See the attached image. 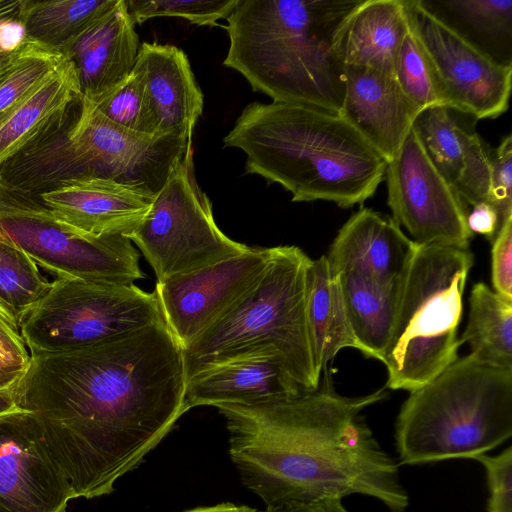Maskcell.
I'll return each mask as SVG.
<instances>
[{
    "label": "cell",
    "mask_w": 512,
    "mask_h": 512,
    "mask_svg": "<svg viewBox=\"0 0 512 512\" xmlns=\"http://www.w3.org/2000/svg\"><path fill=\"white\" fill-rule=\"evenodd\" d=\"M183 348L165 320L94 345L33 352L15 383L75 498L110 494L185 413Z\"/></svg>",
    "instance_id": "obj_1"
},
{
    "label": "cell",
    "mask_w": 512,
    "mask_h": 512,
    "mask_svg": "<svg viewBox=\"0 0 512 512\" xmlns=\"http://www.w3.org/2000/svg\"><path fill=\"white\" fill-rule=\"evenodd\" d=\"M386 396V387L343 396L326 377L292 397L215 407L226 419L230 457L244 485L267 509L360 494L404 512L410 501L399 464L362 415Z\"/></svg>",
    "instance_id": "obj_2"
},
{
    "label": "cell",
    "mask_w": 512,
    "mask_h": 512,
    "mask_svg": "<svg viewBox=\"0 0 512 512\" xmlns=\"http://www.w3.org/2000/svg\"><path fill=\"white\" fill-rule=\"evenodd\" d=\"M223 142L246 154L245 173L280 184L293 202L347 209L371 198L385 180L388 162L353 126L309 105L251 103Z\"/></svg>",
    "instance_id": "obj_3"
},
{
    "label": "cell",
    "mask_w": 512,
    "mask_h": 512,
    "mask_svg": "<svg viewBox=\"0 0 512 512\" xmlns=\"http://www.w3.org/2000/svg\"><path fill=\"white\" fill-rule=\"evenodd\" d=\"M361 0H239L227 18L224 66L275 102L341 110L337 31Z\"/></svg>",
    "instance_id": "obj_4"
},
{
    "label": "cell",
    "mask_w": 512,
    "mask_h": 512,
    "mask_svg": "<svg viewBox=\"0 0 512 512\" xmlns=\"http://www.w3.org/2000/svg\"><path fill=\"white\" fill-rule=\"evenodd\" d=\"M311 261L297 246L274 247L258 281L183 348L186 380L233 361L275 355L304 391L316 389L321 374L307 321Z\"/></svg>",
    "instance_id": "obj_5"
},
{
    "label": "cell",
    "mask_w": 512,
    "mask_h": 512,
    "mask_svg": "<svg viewBox=\"0 0 512 512\" xmlns=\"http://www.w3.org/2000/svg\"><path fill=\"white\" fill-rule=\"evenodd\" d=\"M394 436L404 465L486 454L512 436V369L457 358L410 392Z\"/></svg>",
    "instance_id": "obj_6"
},
{
    "label": "cell",
    "mask_w": 512,
    "mask_h": 512,
    "mask_svg": "<svg viewBox=\"0 0 512 512\" xmlns=\"http://www.w3.org/2000/svg\"><path fill=\"white\" fill-rule=\"evenodd\" d=\"M472 265L469 248L417 244L381 359L386 387L411 392L458 358L462 297Z\"/></svg>",
    "instance_id": "obj_7"
},
{
    "label": "cell",
    "mask_w": 512,
    "mask_h": 512,
    "mask_svg": "<svg viewBox=\"0 0 512 512\" xmlns=\"http://www.w3.org/2000/svg\"><path fill=\"white\" fill-rule=\"evenodd\" d=\"M163 320L155 291L134 284L56 277L17 323L30 354L94 345Z\"/></svg>",
    "instance_id": "obj_8"
},
{
    "label": "cell",
    "mask_w": 512,
    "mask_h": 512,
    "mask_svg": "<svg viewBox=\"0 0 512 512\" xmlns=\"http://www.w3.org/2000/svg\"><path fill=\"white\" fill-rule=\"evenodd\" d=\"M152 267L157 282L246 252L249 247L217 226L207 195L197 184L192 148L175 166L148 212L127 236Z\"/></svg>",
    "instance_id": "obj_9"
},
{
    "label": "cell",
    "mask_w": 512,
    "mask_h": 512,
    "mask_svg": "<svg viewBox=\"0 0 512 512\" xmlns=\"http://www.w3.org/2000/svg\"><path fill=\"white\" fill-rule=\"evenodd\" d=\"M0 237L56 277L131 285L144 279L140 255L123 235L84 237L61 225L41 202L0 183Z\"/></svg>",
    "instance_id": "obj_10"
},
{
    "label": "cell",
    "mask_w": 512,
    "mask_h": 512,
    "mask_svg": "<svg viewBox=\"0 0 512 512\" xmlns=\"http://www.w3.org/2000/svg\"><path fill=\"white\" fill-rule=\"evenodd\" d=\"M387 204L392 219L418 245L469 248L468 206L443 177L413 129L387 163Z\"/></svg>",
    "instance_id": "obj_11"
},
{
    "label": "cell",
    "mask_w": 512,
    "mask_h": 512,
    "mask_svg": "<svg viewBox=\"0 0 512 512\" xmlns=\"http://www.w3.org/2000/svg\"><path fill=\"white\" fill-rule=\"evenodd\" d=\"M71 141L88 177L112 180L152 196L192 148V138L129 132L84 100Z\"/></svg>",
    "instance_id": "obj_12"
},
{
    "label": "cell",
    "mask_w": 512,
    "mask_h": 512,
    "mask_svg": "<svg viewBox=\"0 0 512 512\" xmlns=\"http://www.w3.org/2000/svg\"><path fill=\"white\" fill-rule=\"evenodd\" d=\"M411 21L439 74L451 107L477 120L492 119L509 106L512 66L486 55L428 12L407 0Z\"/></svg>",
    "instance_id": "obj_13"
},
{
    "label": "cell",
    "mask_w": 512,
    "mask_h": 512,
    "mask_svg": "<svg viewBox=\"0 0 512 512\" xmlns=\"http://www.w3.org/2000/svg\"><path fill=\"white\" fill-rule=\"evenodd\" d=\"M273 253L274 247H249L238 256L156 283L164 320L182 348L258 281Z\"/></svg>",
    "instance_id": "obj_14"
},
{
    "label": "cell",
    "mask_w": 512,
    "mask_h": 512,
    "mask_svg": "<svg viewBox=\"0 0 512 512\" xmlns=\"http://www.w3.org/2000/svg\"><path fill=\"white\" fill-rule=\"evenodd\" d=\"M74 493L49 457L32 415H0V512H66Z\"/></svg>",
    "instance_id": "obj_15"
},
{
    "label": "cell",
    "mask_w": 512,
    "mask_h": 512,
    "mask_svg": "<svg viewBox=\"0 0 512 512\" xmlns=\"http://www.w3.org/2000/svg\"><path fill=\"white\" fill-rule=\"evenodd\" d=\"M477 121L459 109L433 106L421 110L412 125L431 162L467 206L490 201L493 149L477 133Z\"/></svg>",
    "instance_id": "obj_16"
},
{
    "label": "cell",
    "mask_w": 512,
    "mask_h": 512,
    "mask_svg": "<svg viewBox=\"0 0 512 512\" xmlns=\"http://www.w3.org/2000/svg\"><path fill=\"white\" fill-rule=\"evenodd\" d=\"M155 196L95 177L73 179L40 196L54 218L84 237L127 236L148 212Z\"/></svg>",
    "instance_id": "obj_17"
},
{
    "label": "cell",
    "mask_w": 512,
    "mask_h": 512,
    "mask_svg": "<svg viewBox=\"0 0 512 512\" xmlns=\"http://www.w3.org/2000/svg\"><path fill=\"white\" fill-rule=\"evenodd\" d=\"M140 49L126 1L92 22L64 51L82 100L96 104L132 73Z\"/></svg>",
    "instance_id": "obj_18"
},
{
    "label": "cell",
    "mask_w": 512,
    "mask_h": 512,
    "mask_svg": "<svg viewBox=\"0 0 512 512\" xmlns=\"http://www.w3.org/2000/svg\"><path fill=\"white\" fill-rule=\"evenodd\" d=\"M419 112L395 76L344 66V97L339 115L387 162L403 145Z\"/></svg>",
    "instance_id": "obj_19"
},
{
    "label": "cell",
    "mask_w": 512,
    "mask_h": 512,
    "mask_svg": "<svg viewBox=\"0 0 512 512\" xmlns=\"http://www.w3.org/2000/svg\"><path fill=\"white\" fill-rule=\"evenodd\" d=\"M416 247L392 218L363 207L339 229L325 256L334 274L351 271L396 286Z\"/></svg>",
    "instance_id": "obj_20"
},
{
    "label": "cell",
    "mask_w": 512,
    "mask_h": 512,
    "mask_svg": "<svg viewBox=\"0 0 512 512\" xmlns=\"http://www.w3.org/2000/svg\"><path fill=\"white\" fill-rule=\"evenodd\" d=\"M81 104V96H77L0 164V183L40 198L70 180L88 177L71 141Z\"/></svg>",
    "instance_id": "obj_21"
},
{
    "label": "cell",
    "mask_w": 512,
    "mask_h": 512,
    "mask_svg": "<svg viewBox=\"0 0 512 512\" xmlns=\"http://www.w3.org/2000/svg\"><path fill=\"white\" fill-rule=\"evenodd\" d=\"M133 72L143 82L158 134L192 138L204 99L186 54L173 45L143 42Z\"/></svg>",
    "instance_id": "obj_22"
},
{
    "label": "cell",
    "mask_w": 512,
    "mask_h": 512,
    "mask_svg": "<svg viewBox=\"0 0 512 512\" xmlns=\"http://www.w3.org/2000/svg\"><path fill=\"white\" fill-rule=\"evenodd\" d=\"M304 391L275 355L233 361L198 374L186 382L184 412L197 406L253 405Z\"/></svg>",
    "instance_id": "obj_23"
},
{
    "label": "cell",
    "mask_w": 512,
    "mask_h": 512,
    "mask_svg": "<svg viewBox=\"0 0 512 512\" xmlns=\"http://www.w3.org/2000/svg\"><path fill=\"white\" fill-rule=\"evenodd\" d=\"M408 29L407 0H361L340 25L335 49L344 66L395 76Z\"/></svg>",
    "instance_id": "obj_24"
},
{
    "label": "cell",
    "mask_w": 512,
    "mask_h": 512,
    "mask_svg": "<svg viewBox=\"0 0 512 512\" xmlns=\"http://www.w3.org/2000/svg\"><path fill=\"white\" fill-rule=\"evenodd\" d=\"M438 20L495 61L512 66V0H419Z\"/></svg>",
    "instance_id": "obj_25"
},
{
    "label": "cell",
    "mask_w": 512,
    "mask_h": 512,
    "mask_svg": "<svg viewBox=\"0 0 512 512\" xmlns=\"http://www.w3.org/2000/svg\"><path fill=\"white\" fill-rule=\"evenodd\" d=\"M307 321L320 374L341 349L360 351L348 323L337 276L331 272L325 255L312 260L309 267Z\"/></svg>",
    "instance_id": "obj_26"
},
{
    "label": "cell",
    "mask_w": 512,
    "mask_h": 512,
    "mask_svg": "<svg viewBox=\"0 0 512 512\" xmlns=\"http://www.w3.org/2000/svg\"><path fill=\"white\" fill-rule=\"evenodd\" d=\"M335 275L360 352L381 361L392 330L401 282L386 286L351 271Z\"/></svg>",
    "instance_id": "obj_27"
},
{
    "label": "cell",
    "mask_w": 512,
    "mask_h": 512,
    "mask_svg": "<svg viewBox=\"0 0 512 512\" xmlns=\"http://www.w3.org/2000/svg\"><path fill=\"white\" fill-rule=\"evenodd\" d=\"M77 96L80 94L74 72L62 57L53 73L0 115V164Z\"/></svg>",
    "instance_id": "obj_28"
},
{
    "label": "cell",
    "mask_w": 512,
    "mask_h": 512,
    "mask_svg": "<svg viewBox=\"0 0 512 512\" xmlns=\"http://www.w3.org/2000/svg\"><path fill=\"white\" fill-rule=\"evenodd\" d=\"M117 0H25L19 19L28 40L59 53L64 51Z\"/></svg>",
    "instance_id": "obj_29"
},
{
    "label": "cell",
    "mask_w": 512,
    "mask_h": 512,
    "mask_svg": "<svg viewBox=\"0 0 512 512\" xmlns=\"http://www.w3.org/2000/svg\"><path fill=\"white\" fill-rule=\"evenodd\" d=\"M466 328L459 338L470 347L475 360L498 368L512 369V301L483 282L471 291Z\"/></svg>",
    "instance_id": "obj_30"
},
{
    "label": "cell",
    "mask_w": 512,
    "mask_h": 512,
    "mask_svg": "<svg viewBox=\"0 0 512 512\" xmlns=\"http://www.w3.org/2000/svg\"><path fill=\"white\" fill-rule=\"evenodd\" d=\"M395 78L404 94L420 111L433 106L451 107L439 74L410 15L409 29L397 58Z\"/></svg>",
    "instance_id": "obj_31"
},
{
    "label": "cell",
    "mask_w": 512,
    "mask_h": 512,
    "mask_svg": "<svg viewBox=\"0 0 512 512\" xmlns=\"http://www.w3.org/2000/svg\"><path fill=\"white\" fill-rule=\"evenodd\" d=\"M51 284L20 247L0 237V301L17 321L47 293Z\"/></svg>",
    "instance_id": "obj_32"
},
{
    "label": "cell",
    "mask_w": 512,
    "mask_h": 512,
    "mask_svg": "<svg viewBox=\"0 0 512 512\" xmlns=\"http://www.w3.org/2000/svg\"><path fill=\"white\" fill-rule=\"evenodd\" d=\"M62 56L24 36L0 70V115L19 102L60 65Z\"/></svg>",
    "instance_id": "obj_33"
},
{
    "label": "cell",
    "mask_w": 512,
    "mask_h": 512,
    "mask_svg": "<svg viewBox=\"0 0 512 512\" xmlns=\"http://www.w3.org/2000/svg\"><path fill=\"white\" fill-rule=\"evenodd\" d=\"M92 105L111 122L129 132L159 135L143 82L133 71L123 83Z\"/></svg>",
    "instance_id": "obj_34"
},
{
    "label": "cell",
    "mask_w": 512,
    "mask_h": 512,
    "mask_svg": "<svg viewBox=\"0 0 512 512\" xmlns=\"http://www.w3.org/2000/svg\"><path fill=\"white\" fill-rule=\"evenodd\" d=\"M135 24L155 17H179L200 26L227 19L239 0H125Z\"/></svg>",
    "instance_id": "obj_35"
},
{
    "label": "cell",
    "mask_w": 512,
    "mask_h": 512,
    "mask_svg": "<svg viewBox=\"0 0 512 512\" xmlns=\"http://www.w3.org/2000/svg\"><path fill=\"white\" fill-rule=\"evenodd\" d=\"M473 460L485 471L487 512H512V447L508 446L496 455L480 454Z\"/></svg>",
    "instance_id": "obj_36"
},
{
    "label": "cell",
    "mask_w": 512,
    "mask_h": 512,
    "mask_svg": "<svg viewBox=\"0 0 512 512\" xmlns=\"http://www.w3.org/2000/svg\"><path fill=\"white\" fill-rule=\"evenodd\" d=\"M489 203L497 210L500 223L512 218V136L503 137L492 151Z\"/></svg>",
    "instance_id": "obj_37"
},
{
    "label": "cell",
    "mask_w": 512,
    "mask_h": 512,
    "mask_svg": "<svg viewBox=\"0 0 512 512\" xmlns=\"http://www.w3.org/2000/svg\"><path fill=\"white\" fill-rule=\"evenodd\" d=\"M491 244L493 291L512 301V218L503 224Z\"/></svg>",
    "instance_id": "obj_38"
},
{
    "label": "cell",
    "mask_w": 512,
    "mask_h": 512,
    "mask_svg": "<svg viewBox=\"0 0 512 512\" xmlns=\"http://www.w3.org/2000/svg\"><path fill=\"white\" fill-rule=\"evenodd\" d=\"M467 225L473 234L484 235L491 243L502 227L497 210L488 202L472 206L467 216Z\"/></svg>",
    "instance_id": "obj_39"
},
{
    "label": "cell",
    "mask_w": 512,
    "mask_h": 512,
    "mask_svg": "<svg viewBox=\"0 0 512 512\" xmlns=\"http://www.w3.org/2000/svg\"><path fill=\"white\" fill-rule=\"evenodd\" d=\"M263 512H349L342 504V498L325 497L316 501L292 505L277 509H267Z\"/></svg>",
    "instance_id": "obj_40"
},
{
    "label": "cell",
    "mask_w": 512,
    "mask_h": 512,
    "mask_svg": "<svg viewBox=\"0 0 512 512\" xmlns=\"http://www.w3.org/2000/svg\"><path fill=\"white\" fill-rule=\"evenodd\" d=\"M24 2L25 0H0V49L12 48L6 46L1 39L5 31L20 25L19 19Z\"/></svg>",
    "instance_id": "obj_41"
},
{
    "label": "cell",
    "mask_w": 512,
    "mask_h": 512,
    "mask_svg": "<svg viewBox=\"0 0 512 512\" xmlns=\"http://www.w3.org/2000/svg\"><path fill=\"white\" fill-rule=\"evenodd\" d=\"M0 337L24 344L16 316L0 301ZM25 345V344H24Z\"/></svg>",
    "instance_id": "obj_42"
},
{
    "label": "cell",
    "mask_w": 512,
    "mask_h": 512,
    "mask_svg": "<svg viewBox=\"0 0 512 512\" xmlns=\"http://www.w3.org/2000/svg\"><path fill=\"white\" fill-rule=\"evenodd\" d=\"M18 381V380H17ZM19 409L15 398V383L11 386L0 388V415Z\"/></svg>",
    "instance_id": "obj_43"
},
{
    "label": "cell",
    "mask_w": 512,
    "mask_h": 512,
    "mask_svg": "<svg viewBox=\"0 0 512 512\" xmlns=\"http://www.w3.org/2000/svg\"><path fill=\"white\" fill-rule=\"evenodd\" d=\"M184 512H257L248 506L236 505L233 503H222L210 507H200Z\"/></svg>",
    "instance_id": "obj_44"
},
{
    "label": "cell",
    "mask_w": 512,
    "mask_h": 512,
    "mask_svg": "<svg viewBox=\"0 0 512 512\" xmlns=\"http://www.w3.org/2000/svg\"><path fill=\"white\" fill-rule=\"evenodd\" d=\"M23 371H0V388L16 383Z\"/></svg>",
    "instance_id": "obj_45"
},
{
    "label": "cell",
    "mask_w": 512,
    "mask_h": 512,
    "mask_svg": "<svg viewBox=\"0 0 512 512\" xmlns=\"http://www.w3.org/2000/svg\"><path fill=\"white\" fill-rule=\"evenodd\" d=\"M19 43V42H18ZM16 46L9 49H0V70L9 62L16 51Z\"/></svg>",
    "instance_id": "obj_46"
},
{
    "label": "cell",
    "mask_w": 512,
    "mask_h": 512,
    "mask_svg": "<svg viewBox=\"0 0 512 512\" xmlns=\"http://www.w3.org/2000/svg\"><path fill=\"white\" fill-rule=\"evenodd\" d=\"M257 512H259V511H257Z\"/></svg>",
    "instance_id": "obj_47"
}]
</instances>
